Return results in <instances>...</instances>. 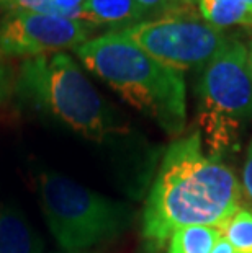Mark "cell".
<instances>
[{"instance_id":"cell-1","label":"cell","mask_w":252,"mask_h":253,"mask_svg":"<svg viewBox=\"0 0 252 253\" xmlns=\"http://www.w3.org/2000/svg\"><path fill=\"white\" fill-rule=\"evenodd\" d=\"M233 170L203 150L198 132L177 139L165 152L143 211V235L164 244L179 229H221L241 208Z\"/></svg>"},{"instance_id":"cell-2","label":"cell","mask_w":252,"mask_h":253,"mask_svg":"<svg viewBox=\"0 0 252 253\" xmlns=\"http://www.w3.org/2000/svg\"><path fill=\"white\" fill-rule=\"evenodd\" d=\"M76 52L90 72L167 134L177 136L184 131L187 100L182 72L155 61L121 33L87 40Z\"/></svg>"},{"instance_id":"cell-3","label":"cell","mask_w":252,"mask_h":253,"mask_svg":"<svg viewBox=\"0 0 252 253\" xmlns=\"http://www.w3.org/2000/svg\"><path fill=\"white\" fill-rule=\"evenodd\" d=\"M18 87L36 108L80 136L101 142L111 132L120 131L99 91L66 52L26 59Z\"/></svg>"},{"instance_id":"cell-4","label":"cell","mask_w":252,"mask_h":253,"mask_svg":"<svg viewBox=\"0 0 252 253\" xmlns=\"http://www.w3.org/2000/svg\"><path fill=\"white\" fill-rule=\"evenodd\" d=\"M40 204L57 245L77 252L123 234L131 220L126 204L92 191L56 171L38 176Z\"/></svg>"},{"instance_id":"cell-5","label":"cell","mask_w":252,"mask_h":253,"mask_svg":"<svg viewBox=\"0 0 252 253\" xmlns=\"http://www.w3.org/2000/svg\"><path fill=\"white\" fill-rule=\"evenodd\" d=\"M202 126L213 152L226 147L252 120L249 49L241 41H224L203 71Z\"/></svg>"},{"instance_id":"cell-6","label":"cell","mask_w":252,"mask_h":253,"mask_svg":"<svg viewBox=\"0 0 252 253\" xmlns=\"http://www.w3.org/2000/svg\"><path fill=\"white\" fill-rule=\"evenodd\" d=\"M120 33L155 61L182 74L206 66L226 41L223 30L214 28L203 18L185 15L184 10L139 21Z\"/></svg>"},{"instance_id":"cell-7","label":"cell","mask_w":252,"mask_h":253,"mask_svg":"<svg viewBox=\"0 0 252 253\" xmlns=\"http://www.w3.org/2000/svg\"><path fill=\"white\" fill-rule=\"evenodd\" d=\"M90 26L84 21L30 12H12L0 23V51L7 56L36 57L79 47Z\"/></svg>"},{"instance_id":"cell-8","label":"cell","mask_w":252,"mask_h":253,"mask_svg":"<svg viewBox=\"0 0 252 253\" xmlns=\"http://www.w3.org/2000/svg\"><path fill=\"white\" fill-rule=\"evenodd\" d=\"M45 244L18 211L0 206V253H43Z\"/></svg>"},{"instance_id":"cell-9","label":"cell","mask_w":252,"mask_h":253,"mask_svg":"<svg viewBox=\"0 0 252 253\" xmlns=\"http://www.w3.org/2000/svg\"><path fill=\"white\" fill-rule=\"evenodd\" d=\"M149 12L136 0H85L80 10V20L101 25L131 23Z\"/></svg>"},{"instance_id":"cell-10","label":"cell","mask_w":252,"mask_h":253,"mask_svg":"<svg viewBox=\"0 0 252 253\" xmlns=\"http://www.w3.org/2000/svg\"><path fill=\"white\" fill-rule=\"evenodd\" d=\"M202 18L218 30L234 25H251L252 12L246 0H200Z\"/></svg>"},{"instance_id":"cell-11","label":"cell","mask_w":252,"mask_h":253,"mask_svg":"<svg viewBox=\"0 0 252 253\" xmlns=\"http://www.w3.org/2000/svg\"><path fill=\"white\" fill-rule=\"evenodd\" d=\"M221 235V230L210 225L179 229L170 235L167 253H211Z\"/></svg>"},{"instance_id":"cell-12","label":"cell","mask_w":252,"mask_h":253,"mask_svg":"<svg viewBox=\"0 0 252 253\" xmlns=\"http://www.w3.org/2000/svg\"><path fill=\"white\" fill-rule=\"evenodd\" d=\"M219 230L239 253H252V211L239 208Z\"/></svg>"},{"instance_id":"cell-13","label":"cell","mask_w":252,"mask_h":253,"mask_svg":"<svg viewBox=\"0 0 252 253\" xmlns=\"http://www.w3.org/2000/svg\"><path fill=\"white\" fill-rule=\"evenodd\" d=\"M12 12H30V13H43V15H56L64 17L52 0H13L7 5Z\"/></svg>"},{"instance_id":"cell-14","label":"cell","mask_w":252,"mask_h":253,"mask_svg":"<svg viewBox=\"0 0 252 253\" xmlns=\"http://www.w3.org/2000/svg\"><path fill=\"white\" fill-rule=\"evenodd\" d=\"M52 2H54V5L59 8V12L66 18L80 20V10H82V5L85 0H52Z\"/></svg>"},{"instance_id":"cell-15","label":"cell","mask_w":252,"mask_h":253,"mask_svg":"<svg viewBox=\"0 0 252 253\" xmlns=\"http://www.w3.org/2000/svg\"><path fill=\"white\" fill-rule=\"evenodd\" d=\"M241 188L244 190L246 196L252 201V142L248 149V154H246V160H244V167H243V183H241Z\"/></svg>"},{"instance_id":"cell-16","label":"cell","mask_w":252,"mask_h":253,"mask_svg":"<svg viewBox=\"0 0 252 253\" xmlns=\"http://www.w3.org/2000/svg\"><path fill=\"white\" fill-rule=\"evenodd\" d=\"M138 3H141L144 8L148 10H152V8H160V7H167L170 12H174V10H184V5L180 2H184V0H136ZM185 5L189 2H184Z\"/></svg>"},{"instance_id":"cell-17","label":"cell","mask_w":252,"mask_h":253,"mask_svg":"<svg viewBox=\"0 0 252 253\" xmlns=\"http://www.w3.org/2000/svg\"><path fill=\"white\" fill-rule=\"evenodd\" d=\"M211 253H239L238 250L234 249V247L229 244V242L224 239V237L221 235V239L218 240V244L214 245V249Z\"/></svg>"},{"instance_id":"cell-18","label":"cell","mask_w":252,"mask_h":253,"mask_svg":"<svg viewBox=\"0 0 252 253\" xmlns=\"http://www.w3.org/2000/svg\"><path fill=\"white\" fill-rule=\"evenodd\" d=\"M249 72H251V79H252V47L249 51Z\"/></svg>"},{"instance_id":"cell-19","label":"cell","mask_w":252,"mask_h":253,"mask_svg":"<svg viewBox=\"0 0 252 253\" xmlns=\"http://www.w3.org/2000/svg\"><path fill=\"white\" fill-rule=\"evenodd\" d=\"M12 2H13V0H0V3H2L3 7H7V5H10Z\"/></svg>"},{"instance_id":"cell-20","label":"cell","mask_w":252,"mask_h":253,"mask_svg":"<svg viewBox=\"0 0 252 253\" xmlns=\"http://www.w3.org/2000/svg\"><path fill=\"white\" fill-rule=\"evenodd\" d=\"M248 2V5H249V8H251V12H252V0H246Z\"/></svg>"}]
</instances>
